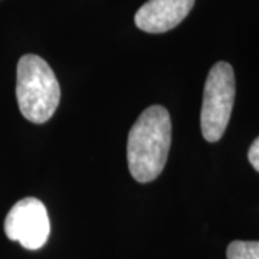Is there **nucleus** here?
<instances>
[{
	"label": "nucleus",
	"instance_id": "1",
	"mask_svg": "<svg viewBox=\"0 0 259 259\" xmlns=\"http://www.w3.org/2000/svg\"><path fill=\"white\" fill-rule=\"evenodd\" d=\"M170 144V114L161 105L148 107L128 133L127 160L131 176L140 183L157 179L166 166Z\"/></svg>",
	"mask_w": 259,
	"mask_h": 259
},
{
	"label": "nucleus",
	"instance_id": "2",
	"mask_svg": "<svg viewBox=\"0 0 259 259\" xmlns=\"http://www.w3.org/2000/svg\"><path fill=\"white\" fill-rule=\"evenodd\" d=\"M16 98L22 115L30 122L44 124L55 114L61 88L52 68L37 55H23L18 62Z\"/></svg>",
	"mask_w": 259,
	"mask_h": 259
},
{
	"label": "nucleus",
	"instance_id": "3",
	"mask_svg": "<svg viewBox=\"0 0 259 259\" xmlns=\"http://www.w3.org/2000/svg\"><path fill=\"white\" fill-rule=\"evenodd\" d=\"M235 101V74L228 62H218L209 71L204 83L200 127L206 141L222 139L231 120Z\"/></svg>",
	"mask_w": 259,
	"mask_h": 259
},
{
	"label": "nucleus",
	"instance_id": "4",
	"mask_svg": "<svg viewBox=\"0 0 259 259\" xmlns=\"http://www.w3.org/2000/svg\"><path fill=\"white\" fill-rule=\"evenodd\" d=\"M5 233L29 250L40 249L51 233L45 204L36 197H25L13 204L5 221Z\"/></svg>",
	"mask_w": 259,
	"mask_h": 259
},
{
	"label": "nucleus",
	"instance_id": "5",
	"mask_svg": "<svg viewBox=\"0 0 259 259\" xmlns=\"http://www.w3.org/2000/svg\"><path fill=\"white\" fill-rule=\"evenodd\" d=\"M194 0H148L136 13V26L147 33H164L183 22Z\"/></svg>",
	"mask_w": 259,
	"mask_h": 259
},
{
	"label": "nucleus",
	"instance_id": "6",
	"mask_svg": "<svg viewBox=\"0 0 259 259\" xmlns=\"http://www.w3.org/2000/svg\"><path fill=\"white\" fill-rule=\"evenodd\" d=\"M228 259H259L258 241H233L228 246Z\"/></svg>",
	"mask_w": 259,
	"mask_h": 259
},
{
	"label": "nucleus",
	"instance_id": "7",
	"mask_svg": "<svg viewBox=\"0 0 259 259\" xmlns=\"http://www.w3.org/2000/svg\"><path fill=\"white\" fill-rule=\"evenodd\" d=\"M248 160L249 163L252 164V167L259 171V137L250 146L249 151H248Z\"/></svg>",
	"mask_w": 259,
	"mask_h": 259
}]
</instances>
